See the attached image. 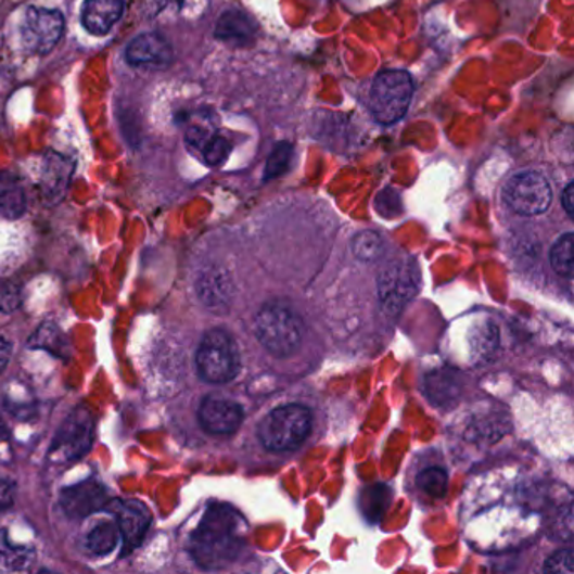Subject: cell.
<instances>
[{
	"mask_svg": "<svg viewBox=\"0 0 574 574\" xmlns=\"http://www.w3.org/2000/svg\"><path fill=\"white\" fill-rule=\"evenodd\" d=\"M241 519L229 507H211L192 534L191 552L201 566L222 567L237 558L241 546Z\"/></svg>",
	"mask_w": 574,
	"mask_h": 574,
	"instance_id": "obj_1",
	"label": "cell"
},
{
	"mask_svg": "<svg viewBox=\"0 0 574 574\" xmlns=\"http://www.w3.org/2000/svg\"><path fill=\"white\" fill-rule=\"evenodd\" d=\"M255 334L268 353L283 359L292 356L301 346L304 322L290 305L271 302L258 311Z\"/></svg>",
	"mask_w": 574,
	"mask_h": 574,
	"instance_id": "obj_2",
	"label": "cell"
},
{
	"mask_svg": "<svg viewBox=\"0 0 574 574\" xmlns=\"http://www.w3.org/2000/svg\"><path fill=\"white\" fill-rule=\"evenodd\" d=\"M310 430V411L305 406L285 405L265 417L259 423L258 435L268 450L290 451L301 447Z\"/></svg>",
	"mask_w": 574,
	"mask_h": 574,
	"instance_id": "obj_3",
	"label": "cell"
},
{
	"mask_svg": "<svg viewBox=\"0 0 574 574\" xmlns=\"http://www.w3.org/2000/svg\"><path fill=\"white\" fill-rule=\"evenodd\" d=\"M413 79L403 69H387L375 76L371 88L372 117L381 125L401 120L413 100Z\"/></svg>",
	"mask_w": 574,
	"mask_h": 574,
	"instance_id": "obj_4",
	"label": "cell"
},
{
	"mask_svg": "<svg viewBox=\"0 0 574 574\" xmlns=\"http://www.w3.org/2000/svg\"><path fill=\"white\" fill-rule=\"evenodd\" d=\"M195 366L206 383H229L240 372L237 342L222 329L206 332L195 354Z\"/></svg>",
	"mask_w": 574,
	"mask_h": 574,
	"instance_id": "obj_5",
	"label": "cell"
},
{
	"mask_svg": "<svg viewBox=\"0 0 574 574\" xmlns=\"http://www.w3.org/2000/svg\"><path fill=\"white\" fill-rule=\"evenodd\" d=\"M94 439V418L84 406L73 409L63 421L49 455L56 462H75L90 451Z\"/></svg>",
	"mask_w": 574,
	"mask_h": 574,
	"instance_id": "obj_6",
	"label": "cell"
},
{
	"mask_svg": "<svg viewBox=\"0 0 574 574\" xmlns=\"http://www.w3.org/2000/svg\"><path fill=\"white\" fill-rule=\"evenodd\" d=\"M421 285L420 268L414 262H393L378 278V290L384 311L396 316L417 295Z\"/></svg>",
	"mask_w": 574,
	"mask_h": 574,
	"instance_id": "obj_7",
	"label": "cell"
},
{
	"mask_svg": "<svg viewBox=\"0 0 574 574\" xmlns=\"http://www.w3.org/2000/svg\"><path fill=\"white\" fill-rule=\"evenodd\" d=\"M507 206L522 216L543 215L551 206L552 189L539 173L515 174L503 188Z\"/></svg>",
	"mask_w": 574,
	"mask_h": 574,
	"instance_id": "obj_8",
	"label": "cell"
},
{
	"mask_svg": "<svg viewBox=\"0 0 574 574\" xmlns=\"http://www.w3.org/2000/svg\"><path fill=\"white\" fill-rule=\"evenodd\" d=\"M64 17L58 9L29 8L24 15L23 35L24 44L36 54L51 53L58 42L63 38Z\"/></svg>",
	"mask_w": 574,
	"mask_h": 574,
	"instance_id": "obj_9",
	"label": "cell"
},
{
	"mask_svg": "<svg viewBox=\"0 0 574 574\" xmlns=\"http://www.w3.org/2000/svg\"><path fill=\"white\" fill-rule=\"evenodd\" d=\"M105 509L112 511L117 519L118 531L127 552L139 548L152 524V512L149 511V507L140 500L127 499L113 500L106 503Z\"/></svg>",
	"mask_w": 574,
	"mask_h": 574,
	"instance_id": "obj_10",
	"label": "cell"
},
{
	"mask_svg": "<svg viewBox=\"0 0 574 574\" xmlns=\"http://www.w3.org/2000/svg\"><path fill=\"white\" fill-rule=\"evenodd\" d=\"M109 502L105 485L94 479L66 487L60 496V507L69 519L88 518L94 512L103 511Z\"/></svg>",
	"mask_w": 574,
	"mask_h": 574,
	"instance_id": "obj_11",
	"label": "cell"
},
{
	"mask_svg": "<svg viewBox=\"0 0 574 574\" xmlns=\"http://www.w3.org/2000/svg\"><path fill=\"white\" fill-rule=\"evenodd\" d=\"M201 426L211 435H229L243 423V408L229 399L207 396L200 406Z\"/></svg>",
	"mask_w": 574,
	"mask_h": 574,
	"instance_id": "obj_12",
	"label": "cell"
},
{
	"mask_svg": "<svg viewBox=\"0 0 574 574\" xmlns=\"http://www.w3.org/2000/svg\"><path fill=\"white\" fill-rule=\"evenodd\" d=\"M125 60L130 66H167L174 60L170 42L158 33L137 36L125 49Z\"/></svg>",
	"mask_w": 574,
	"mask_h": 574,
	"instance_id": "obj_13",
	"label": "cell"
},
{
	"mask_svg": "<svg viewBox=\"0 0 574 574\" xmlns=\"http://www.w3.org/2000/svg\"><path fill=\"white\" fill-rule=\"evenodd\" d=\"M125 12V0H85L81 24L93 36L109 35Z\"/></svg>",
	"mask_w": 574,
	"mask_h": 574,
	"instance_id": "obj_14",
	"label": "cell"
},
{
	"mask_svg": "<svg viewBox=\"0 0 574 574\" xmlns=\"http://www.w3.org/2000/svg\"><path fill=\"white\" fill-rule=\"evenodd\" d=\"M197 297L206 305L207 308L218 310V308L228 307L231 297H233V282L228 271L222 268H207L201 273L195 283Z\"/></svg>",
	"mask_w": 574,
	"mask_h": 574,
	"instance_id": "obj_15",
	"label": "cell"
},
{
	"mask_svg": "<svg viewBox=\"0 0 574 574\" xmlns=\"http://www.w3.org/2000/svg\"><path fill=\"white\" fill-rule=\"evenodd\" d=\"M73 162L60 154H51L46 157L44 170H42V191L46 197L53 203L63 197L72 180Z\"/></svg>",
	"mask_w": 574,
	"mask_h": 574,
	"instance_id": "obj_16",
	"label": "cell"
},
{
	"mask_svg": "<svg viewBox=\"0 0 574 574\" xmlns=\"http://www.w3.org/2000/svg\"><path fill=\"white\" fill-rule=\"evenodd\" d=\"M27 200L20 177L9 170L0 173V215L20 219L26 213Z\"/></svg>",
	"mask_w": 574,
	"mask_h": 574,
	"instance_id": "obj_17",
	"label": "cell"
},
{
	"mask_svg": "<svg viewBox=\"0 0 574 574\" xmlns=\"http://www.w3.org/2000/svg\"><path fill=\"white\" fill-rule=\"evenodd\" d=\"M256 33L255 21L238 9L226 11L216 24V38L226 42H248Z\"/></svg>",
	"mask_w": 574,
	"mask_h": 574,
	"instance_id": "obj_18",
	"label": "cell"
},
{
	"mask_svg": "<svg viewBox=\"0 0 574 574\" xmlns=\"http://www.w3.org/2000/svg\"><path fill=\"white\" fill-rule=\"evenodd\" d=\"M27 346L30 349L46 350L60 359H68L72 356V342L68 335L64 334L54 323H42L38 331L30 335Z\"/></svg>",
	"mask_w": 574,
	"mask_h": 574,
	"instance_id": "obj_19",
	"label": "cell"
},
{
	"mask_svg": "<svg viewBox=\"0 0 574 574\" xmlns=\"http://www.w3.org/2000/svg\"><path fill=\"white\" fill-rule=\"evenodd\" d=\"M120 540V531L117 522H102L88 533L85 539V548L94 556H106L117 548Z\"/></svg>",
	"mask_w": 574,
	"mask_h": 574,
	"instance_id": "obj_20",
	"label": "cell"
},
{
	"mask_svg": "<svg viewBox=\"0 0 574 574\" xmlns=\"http://www.w3.org/2000/svg\"><path fill=\"white\" fill-rule=\"evenodd\" d=\"M36 552L30 546L9 543L8 534L0 533V566L11 571H24L35 563Z\"/></svg>",
	"mask_w": 574,
	"mask_h": 574,
	"instance_id": "obj_21",
	"label": "cell"
},
{
	"mask_svg": "<svg viewBox=\"0 0 574 574\" xmlns=\"http://www.w3.org/2000/svg\"><path fill=\"white\" fill-rule=\"evenodd\" d=\"M353 253L360 262H375L384 255V241L375 231H360L353 240Z\"/></svg>",
	"mask_w": 574,
	"mask_h": 574,
	"instance_id": "obj_22",
	"label": "cell"
},
{
	"mask_svg": "<svg viewBox=\"0 0 574 574\" xmlns=\"http://www.w3.org/2000/svg\"><path fill=\"white\" fill-rule=\"evenodd\" d=\"M573 250L574 237L573 233H566L556 241L551 250V265L556 273L561 277H573Z\"/></svg>",
	"mask_w": 574,
	"mask_h": 574,
	"instance_id": "obj_23",
	"label": "cell"
},
{
	"mask_svg": "<svg viewBox=\"0 0 574 574\" xmlns=\"http://www.w3.org/2000/svg\"><path fill=\"white\" fill-rule=\"evenodd\" d=\"M197 151L203 155V161L206 162L207 166L216 167L225 164L226 158L229 157V152H231V145L225 137L209 132Z\"/></svg>",
	"mask_w": 574,
	"mask_h": 574,
	"instance_id": "obj_24",
	"label": "cell"
},
{
	"mask_svg": "<svg viewBox=\"0 0 574 574\" xmlns=\"http://www.w3.org/2000/svg\"><path fill=\"white\" fill-rule=\"evenodd\" d=\"M418 487L426 494V496L439 497L447 494L448 487V475L445 470L438 469V467H432V469L423 470L417 479Z\"/></svg>",
	"mask_w": 574,
	"mask_h": 574,
	"instance_id": "obj_25",
	"label": "cell"
},
{
	"mask_svg": "<svg viewBox=\"0 0 574 574\" xmlns=\"http://www.w3.org/2000/svg\"><path fill=\"white\" fill-rule=\"evenodd\" d=\"M387 487L384 485H374L365 492V499H362V507H365L366 515L372 521L383 515L384 509H386L387 500H390V494H387Z\"/></svg>",
	"mask_w": 574,
	"mask_h": 574,
	"instance_id": "obj_26",
	"label": "cell"
},
{
	"mask_svg": "<svg viewBox=\"0 0 574 574\" xmlns=\"http://www.w3.org/2000/svg\"><path fill=\"white\" fill-rule=\"evenodd\" d=\"M545 571H548V573L573 574V551H571V549H563V551L554 552V554L546 561Z\"/></svg>",
	"mask_w": 574,
	"mask_h": 574,
	"instance_id": "obj_27",
	"label": "cell"
},
{
	"mask_svg": "<svg viewBox=\"0 0 574 574\" xmlns=\"http://www.w3.org/2000/svg\"><path fill=\"white\" fill-rule=\"evenodd\" d=\"M497 329L494 326H487L481 331V337H479V350H481V356L484 354L490 353V350L496 349L497 346Z\"/></svg>",
	"mask_w": 574,
	"mask_h": 574,
	"instance_id": "obj_28",
	"label": "cell"
},
{
	"mask_svg": "<svg viewBox=\"0 0 574 574\" xmlns=\"http://www.w3.org/2000/svg\"><path fill=\"white\" fill-rule=\"evenodd\" d=\"M15 485L8 479L0 477V511H4L14 502Z\"/></svg>",
	"mask_w": 574,
	"mask_h": 574,
	"instance_id": "obj_29",
	"label": "cell"
},
{
	"mask_svg": "<svg viewBox=\"0 0 574 574\" xmlns=\"http://www.w3.org/2000/svg\"><path fill=\"white\" fill-rule=\"evenodd\" d=\"M12 356V344L8 339L0 337V374L8 368Z\"/></svg>",
	"mask_w": 574,
	"mask_h": 574,
	"instance_id": "obj_30",
	"label": "cell"
},
{
	"mask_svg": "<svg viewBox=\"0 0 574 574\" xmlns=\"http://www.w3.org/2000/svg\"><path fill=\"white\" fill-rule=\"evenodd\" d=\"M563 206L566 209L567 216H573L574 213V184L570 182L563 191Z\"/></svg>",
	"mask_w": 574,
	"mask_h": 574,
	"instance_id": "obj_31",
	"label": "cell"
},
{
	"mask_svg": "<svg viewBox=\"0 0 574 574\" xmlns=\"http://www.w3.org/2000/svg\"><path fill=\"white\" fill-rule=\"evenodd\" d=\"M9 438V430L5 426L4 421L0 420V443L5 442Z\"/></svg>",
	"mask_w": 574,
	"mask_h": 574,
	"instance_id": "obj_32",
	"label": "cell"
}]
</instances>
